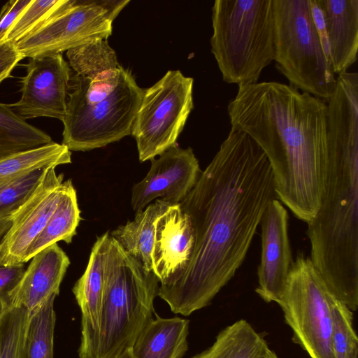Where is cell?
<instances>
[{
    "label": "cell",
    "mask_w": 358,
    "mask_h": 358,
    "mask_svg": "<svg viewBox=\"0 0 358 358\" xmlns=\"http://www.w3.org/2000/svg\"><path fill=\"white\" fill-rule=\"evenodd\" d=\"M51 142L48 134L19 117L9 104L0 103V159Z\"/></svg>",
    "instance_id": "cb8c5ba5"
},
{
    "label": "cell",
    "mask_w": 358,
    "mask_h": 358,
    "mask_svg": "<svg viewBox=\"0 0 358 358\" xmlns=\"http://www.w3.org/2000/svg\"><path fill=\"white\" fill-rule=\"evenodd\" d=\"M278 199L269 162L245 132L231 129L195 186L179 205L195 243L185 271L158 296L176 314L208 306L242 265L268 203Z\"/></svg>",
    "instance_id": "6da1fadb"
},
{
    "label": "cell",
    "mask_w": 358,
    "mask_h": 358,
    "mask_svg": "<svg viewBox=\"0 0 358 358\" xmlns=\"http://www.w3.org/2000/svg\"><path fill=\"white\" fill-rule=\"evenodd\" d=\"M55 298H50L39 310L31 316L26 358H53Z\"/></svg>",
    "instance_id": "4316f807"
},
{
    "label": "cell",
    "mask_w": 358,
    "mask_h": 358,
    "mask_svg": "<svg viewBox=\"0 0 358 358\" xmlns=\"http://www.w3.org/2000/svg\"><path fill=\"white\" fill-rule=\"evenodd\" d=\"M31 0H10L0 11V43L5 41L6 35L13 22Z\"/></svg>",
    "instance_id": "f546056e"
},
{
    "label": "cell",
    "mask_w": 358,
    "mask_h": 358,
    "mask_svg": "<svg viewBox=\"0 0 358 358\" xmlns=\"http://www.w3.org/2000/svg\"><path fill=\"white\" fill-rule=\"evenodd\" d=\"M30 260L21 279L8 294L7 303L24 308L32 316L50 298L59 294L70 260L57 243L40 251Z\"/></svg>",
    "instance_id": "e0dca14e"
},
{
    "label": "cell",
    "mask_w": 358,
    "mask_h": 358,
    "mask_svg": "<svg viewBox=\"0 0 358 358\" xmlns=\"http://www.w3.org/2000/svg\"><path fill=\"white\" fill-rule=\"evenodd\" d=\"M192 78L169 71L143 91L131 134L140 162L150 160L176 144L193 108Z\"/></svg>",
    "instance_id": "9c48e42d"
},
{
    "label": "cell",
    "mask_w": 358,
    "mask_h": 358,
    "mask_svg": "<svg viewBox=\"0 0 358 358\" xmlns=\"http://www.w3.org/2000/svg\"><path fill=\"white\" fill-rule=\"evenodd\" d=\"M328 288L309 257L299 252L292 262L278 304L293 332L292 341L310 358H334Z\"/></svg>",
    "instance_id": "ba28073f"
},
{
    "label": "cell",
    "mask_w": 358,
    "mask_h": 358,
    "mask_svg": "<svg viewBox=\"0 0 358 358\" xmlns=\"http://www.w3.org/2000/svg\"><path fill=\"white\" fill-rule=\"evenodd\" d=\"M227 110L231 129L247 134L265 154L278 199L309 222L326 183V102L290 85L261 82L238 86Z\"/></svg>",
    "instance_id": "7a4b0ae2"
},
{
    "label": "cell",
    "mask_w": 358,
    "mask_h": 358,
    "mask_svg": "<svg viewBox=\"0 0 358 358\" xmlns=\"http://www.w3.org/2000/svg\"><path fill=\"white\" fill-rule=\"evenodd\" d=\"M264 358H279L275 352L270 348L268 349Z\"/></svg>",
    "instance_id": "e575fe53"
},
{
    "label": "cell",
    "mask_w": 358,
    "mask_h": 358,
    "mask_svg": "<svg viewBox=\"0 0 358 358\" xmlns=\"http://www.w3.org/2000/svg\"><path fill=\"white\" fill-rule=\"evenodd\" d=\"M24 271V264L8 265L0 262V298L6 303L8 294L18 283Z\"/></svg>",
    "instance_id": "4dcf8cb0"
},
{
    "label": "cell",
    "mask_w": 358,
    "mask_h": 358,
    "mask_svg": "<svg viewBox=\"0 0 358 358\" xmlns=\"http://www.w3.org/2000/svg\"><path fill=\"white\" fill-rule=\"evenodd\" d=\"M358 148L328 147L324 191L307 222L312 263L329 290L358 307Z\"/></svg>",
    "instance_id": "277c9868"
},
{
    "label": "cell",
    "mask_w": 358,
    "mask_h": 358,
    "mask_svg": "<svg viewBox=\"0 0 358 358\" xmlns=\"http://www.w3.org/2000/svg\"><path fill=\"white\" fill-rule=\"evenodd\" d=\"M71 162V152L67 147L52 141L1 159L0 185L35 169L57 167Z\"/></svg>",
    "instance_id": "603a6c76"
},
{
    "label": "cell",
    "mask_w": 358,
    "mask_h": 358,
    "mask_svg": "<svg viewBox=\"0 0 358 358\" xmlns=\"http://www.w3.org/2000/svg\"><path fill=\"white\" fill-rule=\"evenodd\" d=\"M26 66L21 97L10 108L24 120L46 117L63 122L72 76L69 63L62 54H55L31 58Z\"/></svg>",
    "instance_id": "7c38bea8"
},
{
    "label": "cell",
    "mask_w": 358,
    "mask_h": 358,
    "mask_svg": "<svg viewBox=\"0 0 358 358\" xmlns=\"http://www.w3.org/2000/svg\"><path fill=\"white\" fill-rule=\"evenodd\" d=\"M159 283L110 236L96 358H115L132 347L153 319Z\"/></svg>",
    "instance_id": "8992f818"
},
{
    "label": "cell",
    "mask_w": 358,
    "mask_h": 358,
    "mask_svg": "<svg viewBox=\"0 0 358 358\" xmlns=\"http://www.w3.org/2000/svg\"><path fill=\"white\" fill-rule=\"evenodd\" d=\"M71 76L62 133L70 151H89L131 134L143 90L107 39L66 51Z\"/></svg>",
    "instance_id": "3957f363"
},
{
    "label": "cell",
    "mask_w": 358,
    "mask_h": 358,
    "mask_svg": "<svg viewBox=\"0 0 358 358\" xmlns=\"http://www.w3.org/2000/svg\"><path fill=\"white\" fill-rule=\"evenodd\" d=\"M115 358H134L131 349H127Z\"/></svg>",
    "instance_id": "836d02e7"
},
{
    "label": "cell",
    "mask_w": 358,
    "mask_h": 358,
    "mask_svg": "<svg viewBox=\"0 0 358 358\" xmlns=\"http://www.w3.org/2000/svg\"><path fill=\"white\" fill-rule=\"evenodd\" d=\"M55 166L44 169L41 178L24 203L14 213L0 241V262L24 264L28 249L44 229L64 189V175Z\"/></svg>",
    "instance_id": "8fae6325"
},
{
    "label": "cell",
    "mask_w": 358,
    "mask_h": 358,
    "mask_svg": "<svg viewBox=\"0 0 358 358\" xmlns=\"http://www.w3.org/2000/svg\"><path fill=\"white\" fill-rule=\"evenodd\" d=\"M324 13L334 73L340 75L356 62L358 0H319Z\"/></svg>",
    "instance_id": "ac0fdd59"
},
{
    "label": "cell",
    "mask_w": 358,
    "mask_h": 358,
    "mask_svg": "<svg viewBox=\"0 0 358 358\" xmlns=\"http://www.w3.org/2000/svg\"><path fill=\"white\" fill-rule=\"evenodd\" d=\"M170 206L164 200L156 199L143 210L136 212L132 221L110 233L122 250L147 271H152V252L156 222Z\"/></svg>",
    "instance_id": "ffe728a7"
},
{
    "label": "cell",
    "mask_w": 358,
    "mask_h": 358,
    "mask_svg": "<svg viewBox=\"0 0 358 358\" xmlns=\"http://www.w3.org/2000/svg\"><path fill=\"white\" fill-rule=\"evenodd\" d=\"M150 159L145 178L131 189V206L136 213L156 199L173 205L183 200L197 182L202 171L191 148L176 144Z\"/></svg>",
    "instance_id": "4fadbf2b"
},
{
    "label": "cell",
    "mask_w": 358,
    "mask_h": 358,
    "mask_svg": "<svg viewBox=\"0 0 358 358\" xmlns=\"http://www.w3.org/2000/svg\"><path fill=\"white\" fill-rule=\"evenodd\" d=\"M268 348L249 322L239 320L220 331L212 345L192 358H264Z\"/></svg>",
    "instance_id": "7402d4cb"
},
{
    "label": "cell",
    "mask_w": 358,
    "mask_h": 358,
    "mask_svg": "<svg viewBox=\"0 0 358 358\" xmlns=\"http://www.w3.org/2000/svg\"><path fill=\"white\" fill-rule=\"evenodd\" d=\"M194 243V230L189 216L179 203L170 206L156 222L152 252V271L160 285H168L185 271Z\"/></svg>",
    "instance_id": "9a60e30c"
},
{
    "label": "cell",
    "mask_w": 358,
    "mask_h": 358,
    "mask_svg": "<svg viewBox=\"0 0 358 358\" xmlns=\"http://www.w3.org/2000/svg\"><path fill=\"white\" fill-rule=\"evenodd\" d=\"M310 4L312 17L322 49L326 57L331 64L330 46L323 11L319 0H310Z\"/></svg>",
    "instance_id": "d6a6232c"
},
{
    "label": "cell",
    "mask_w": 358,
    "mask_h": 358,
    "mask_svg": "<svg viewBox=\"0 0 358 358\" xmlns=\"http://www.w3.org/2000/svg\"><path fill=\"white\" fill-rule=\"evenodd\" d=\"M129 0H73L66 8L21 38L15 46L24 57L62 54L108 39L112 24Z\"/></svg>",
    "instance_id": "30bf717a"
},
{
    "label": "cell",
    "mask_w": 358,
    "mask_h": 358,
    "mask_svg": "<svg viewBox=\"0 0 358 358\" xmlns=\"http://www.w3.org/2000/svg\"><path fill=\"white\" fill-rule=\"evenodd\" d=\"M31 315L24 308L8 306L0 316V358H26Z\"/></svg>",
    "instance_id": "d4e9b609"
},
{
    "label": "cell",
    "mask_w": 358,
    "mask_h": 358,
    "mask_svg": "<svg viewBox=\"0 0 358 358\" xmlns=\"http://www.w3.org/2000/svg\"><path fill=\"white\" fill-rule=\"evenodd\" d=\"M24 58L15 43L10 41L0 43V84L10 76L14 68Z\"/></svg>",
    "instance_id": "1f68e13d"
},
{
    "label": "cell",
    "mask_w": 358,
    "mask_h": 358,
    "mask_svg": "<svg viewBox=\"0 0 358 358\" xmlns=\"http://www.w3.org/2000/svg\"><path fill=\"white\" fill-rule=\"evenodd\" d=\"M277 69L290 85L328 100L336 83L310 10V0H273Z\"/></svg>",
    "instance_id": "52a82bcc"
},
{
    "label": "cell",
    "mask_w": 358,
    "mask_h": 358,
    "mask_svg": "<svg viewBox=\"0 0 358 358\" xmlns=\"http://www.w3.org/2000/svg\"><path fill=\"white\" fill-rule=\"evenodd\" d=\"M77 194L71 179L64 181L59 201L44 229L32 243L24 258V263L45 248L64 241L72 242L80 221Z\"/></svg>",
    "instance_id": "44dd1931"
},
{
    "label": "cell",
    "mask_w": 358,
    "mask_h": 358,
    "mask_svg": "<svg viewBox=\"0 0 358 358\" xmlns=\"http://www.w3.org/2000/svg\"><path fill=\"white\" fill-rule=\"evenodd\" d=\"M130 348L134 358H182L188 349L189 320L155 314Z\"/></svg>",
    "instance_id": "d6986e66"
},
{
    "label": "cell",
    "mask_w": 358,
    "mask_h": 358,
    "mask_svg": "<svg viewBox=\"0 0 358 358\" xmlns=\"http://www.w3.org/2000/svg\"><path fill=\"white\" fill-rule=\"evenodd\" d=\"M72 1L73 0H31L29 4L13 22L5 41L17 43L43 22L68 7Z\"/></svg>",
    "instance_id": "f1b7e54d"
},
{
    "label": "cell",
    "mask_w": 358,
    "mask_h": 358,
    "mask_svg": "<svg viewBox=\"0 0 358 358\" xmlns=\"http://www.w3.org/2000/svg\"><path fill=\"white\" fill-rule=\"evenodd\" d=\"M8 304L6 301L0 298V316L4 311V310L7 308Z\"/></svg>",
    "instance_id": "d590c367"
},
{
    "label": "cell",
    "mask_w": 358,
    "mask_h": 358,
    "mask_svg": "<svg viewBox=\"0 0 358 358\" xmlns=\"http://www.w3.org/2000/svg\"><path fill=\"white\" fill-rule=\"evenodd\" d=\"M259 225L261 257L255 292L265 302L278 303L293 262L288 236V213L278 199L268 203Z\"/></svg>",
    "instance_id": "5bb4252c"
},
{
    "label": "cell",
    "mask_w": 358,
    "mask_h": 358,
    "mask_svg": "<svg viewBox=\"0 0 358 358\" xmlns=\"http://www.w3.org/2000/svg\"><path fill=\"white\" fill-rule=\"evenodd\" d=\"M330 307L331 341L334 358H358V339L353 328L352 311L331 292Z\"/></svg>",
    "instance_id": "484cf974"
},
{
    "label": "cell",
    "mask_w": 358,
    "mask_h": 358,
    "mask_svg": "<svg viewBox=\"0 0 358 358\" xmlns=\"http://www.w3.org/2000/svg\"><path fill=\"white\" fill-rule=\"evenodd\" d=\"M212 24L211 52L223 80L257 83L275 55L273 0H216Z\"/></svg>",
    "instance_id": "5b68a950"
},
{
    "label": "cell",
    "mask_w": 358,
    "mask_h": 358,
    "mask_svg": "<svg viewBox=\"0 0 358 358\" xmlns=\"http://www.w3.org/2000/svg\"><path fill=\"white\" fill-rule=\"evenodd\" d=\"M110 234L96 238L84 273L72 291L81 312L80 358H96L104 292V265Z\"/></svg>",
    "instance_id": "2e32d148"
},
{
    "label": "cell",
    "mask_w": 358,
    "mask_h": 358,
    "mask_svg": "<svg viewBox=\"0 0 358 358\" xmlns=\"http://www.w3.org/2000/svg\"><path fill=\"white\" fill-rule=\"evenodd\" d=\"M44 169L33 170L0 185V236L8 229L12 216L38 183Z\"/></svg>",
    "instance_id": "83f0119b"
}]
</instances>
